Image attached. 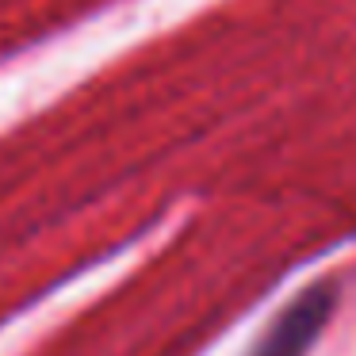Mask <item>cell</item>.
<instances>
[{"label": "cell", "instance_id": "6da1fadb", "mask_svg": "<svg viewBox=\"0 0 356 356\" xmlns=\"http://www.w3.org/2000/svg\"><path fill=\"white\" fill-rule=\"evenodd\" d=\"M337 302H341L337 280H318V284H310L307 291H299L272 318V325L257 337L249 356H307L314 348V341L322 337V330L330 325Z\"/></svg>", "mask_w": 356, "mask_h": 356}]
</instances>
